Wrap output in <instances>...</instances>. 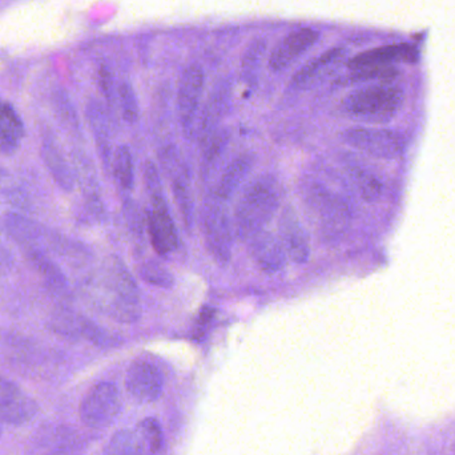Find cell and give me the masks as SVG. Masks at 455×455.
I'll use <instances>...</instances> for the list:
<instances>
[{
	"label": "cell",
	"mask_w": 455,
	"mask_h": 455,
	"mask_svg": "<svg viewBox=\"0 0 455 455\" xmlns=\"http://www.w3.org/2000/svg\"><path fill=\"white\" fill-rule=\"evenodd\" d=\"M281 207V187L273 176L262 175L246 186L233 215L235 237L246 243L267 229Z\"/></svg>",
	"instance_id": "6da1fadb"
},
{
	"label": "cell",
	"mask_w": 455,
	"mask_h": 455,
	"mask_svg": "<svg viewBox=\"0 0 455 455\" xmlns=\"http://www.w3.org/2000/svg\"><path fill=\"white\" fill-rule=\"evenodd\" d=\"M100 291L95 301L101 309L120 323H135L139 318L140 291L135 278L119 259L109 261L108 267L100 277Z\"/></svg>",
	"instance_id": "7a4b0ae2"
},
{
	"label": "cell",
	"mask_w": 455,
	"mask_h": 455,
	"mask_svg": "<svg viewBox=\"0 0 455 455\" xmlns=\"http://www.w3.org/2000/svg\"><path fill=\"white\" fill-rule=\"evenodd\" d=\"M403 103V88L393 83H379L349 93L342 101V111L357 122L385 124L400 114Z\"/></svg>",
	"instance_id": "3957f363"
},
{
	"label": "cell",
	"mask_w": 455,
	"mask_h": 455,
	"mask_svg": "<svg viewBox=\"0 0 455 455\" xmlns=\"http://www.w3.org/2000/svg\"><path fill=\"white\" fill-rule=\"evenodd\" d=\"M4 226L13 241L21 246V249L35 248L50 254L51 251L61 256H77L83 253L76 243L58 235L53 230L28 220L24 216L16 213H8L4 218Z\"/></svg>",
	"instance_id": "277c9868"
},
{
	"label": "cell",
	"mask_w": 455,
	"mask_h": 455,
	"mask_svg": "<svg viewBox=\"0 0 455 455\" xmlns=\"http://www.w3.org/2000/svg\"><path fill=\"white\" fill-rule=\"evenodd\" d=\"M200 223L207 251L219 265L226 267L232 259L235 229L224 203L216 197L208 200L200 212Z\"/></svg>",
	"instance_id": "5b68a950"
},
{
	"label": "cell",
	"mask_w": 455,
	"mask_h": 455,
	"mask_svg": "<svg viewBox=\"0 0 455 455\" xmlns=\"http://www.w3.org/2000/svg\"><path fill=\"white\" fill-rule=\"evenodd\" d=\"M304 200L325 237H333L347 226L349 220L347 205L326 187L318 183L307 184L304 189Z\"/></svg>",
	"instance_id": "8992f818"
},
{
	"label": "cell",
	"mask_w": 455,
	"mask_h": 455,
	"mask_svg": "<svg viewBox=\"0 0 455 455\" xmlns=\"http://www.w3.org/2000/svg\"><path fill=\"white\" fill-rule=\"evenodd\" d=\"M345 144L355 151L381 160H395L403 156L406 143L395 131L377 127H355L342 133Z\"/></svg>",
	"instance_id": "52a82bcc"
},
{
	"label": "cell",
	"mask_w": 455,
	"mask_h": 455,
	"mask_svg": "<svg viewBox=\"0 0 455 455\" xmlns=\"http://www.w3.org/2000/svg\"><path fill=\"white\" fill-rule=\"evenodd\" d=\"M160 164L167 176L173 192L176 207L183 219L184 226L191 230L195 223V202L192 196L188 168L181 159L180 152L173 146H167L160 151Z\"/></svg>",
	"instance_id": "ba28073f"
},
{
	"label": "cell",
	"mask_w": 455,
	"mask_h": 455,
	"mask_svg": "<svg viewBox=\"0 0 455 455\" xmlns=\"http://www.w3.org/2000/svg\"><path fill=\"white\" fill-rule=\"evenodd\" d=\"M122 411L119 389L112 382H99L88 390L79 406V416L85 427L104 429Z\"/></svg>",
	"instance_id": "9c48e42d"
},
{
	"label": "cell",
	"mask_w": 455,
	"mask_h": 455,
	"mask_svg": "<svg viewBox=\"0 0 455 455\" xmlns=\"http://www.w3.org/2000/svg\"><path fill=\"white\" fill-rule=\"evenodd\" d=\"M205 76L202 67L192 64L180 75L178 85V115L181 127L187 133L195 127L200 103L204 93Z\"/></svg>",
	"instance_id": "30bf717a"
},
{
	"label": "cell",
	"mask_w": 455,
	"mask_h": 455,
	"mask_svg": "<svg viewBox=\"0 0 455 455\" xmlns=\"http://www.w3.org/2000/svg\"><path fill=\"white\" fill-rule=\"evenodd\" d=\"M40 408L20 387L0 376V422L11 427H23L31 422Z\"/></svg>",
	"instance_id": "8fae6325"
},
{
	"label": "cell",
	"mask_w": 455,
	"mask_h": 455,
	"mask_svg": "<svg viewBox=\"0 0 455 455\" xmlns=\"http://www.w3.org/2000/svg\"><path fill=\"white\" fill-rule=\"evenodd\" d=\"M151 211L147 213V232L155 251L159 256H168L179 246V235L175 221L164 196L149 199Z\"/></svg>",
	"instance_id": "7c38bea8"
},
{
	"label": "cell",
	"mask_w": 455,
	"mask_h": 455,
	"mask_svg": "<svg viewBox=\"0 0 455 455\" xmlns=\"http://www.w3.org/2000/svg\"><path fill=\"white\" fill-rule=\"evenodd\" d=\"M278 233L286 256L294 264H305L310 257V240L293 205H285L278 218Z\"/></svg>",
	"instance_id": "4fadbf2b"
},
{
	"label": "cell",
	"mask_w": 455,
	"mask_h": 455,
	"mask_svg": "<svg viewBox=\"0 0 455 455\" xmlns=\"http://www.w3.org/2000/svg\"><path fill=\"white\" fill-rule=\"evenodd\" d=\"M128 393L141 403H152L159 400L164 389L162 371L148 361L138 360L131 363L125 376Z\"/></svg>",
	"instance_id": "5bb4252c"
},
{
	"label": "cell",
	"mask_w": 455,
	"mask_h": 455,
	"mask_svg": "<svg viewBox=\"0 0 455 455\" xmlns=\"http://www.w3.org/2000/svg\"><path fill=\"white\" fill-rule=\"evenodd\" d=\"M246 243H248L249 256L265 275H275L285 267L288 256L280 237H277L275 233L267 229L261 230L249 238Z\"/></svg>",
	"instance_id": "9a60e30c"
},
{
	"label": "cell",
	"mask_w": 455,
	"mask_h": 455,
	"mask_svg": "<svg viewBox=\"0 0 455 455\" xmlns=\"http://www.w3.org/2000/svg\"><path fill=\"white\" fill-rule=\"evenodd\" d=\"M51 328L55 333L68 339H84L99 347H107L111 342L108 334L98 325L67 309L56 312L51 321Z\"/></svg>",
	"instance_id": "2e32d148"
},
{
	"label": "cell",
	"mask_w": 455,
	"mask_h": 455,
	"mask_svg": "<svg viewBox=\"0 0 455 455\" xmlns=\"http://www.w3.org/2000/svg\"><path fill=\"white\" fill-rule=\"evenodd\" d=\"M230 106V84L227 80L218 83L211 91L203 108L196 128V136L202 144L220 128Z\"/></svg>",
	"instance_id": "e0dca14e"
},
{
	"label": "cell",
	"mask_w": 455,
	"mask_h": 455,
	"mask_svg": "<svg viewBox=\"0 0 455 455\" xmlns=\"http://www.w3.org/2000/svg\"><path fill=\"white\" fill-rule=\"evenodd\" d=\"M416 50L408 44H389L365 51L355 56L349 61V68L353 71H366V69L387 68L395 67L398 61L416 60Z\"/></svg>",
	"instance_id": "ac0fdd59"
},
{
	"label": "cell",
	"mask_w": 455,
	"mask_h": 455,
	"mask_svg": "<svg viewBox=\"0 0 455 455\" xmlns=\"http://www.w3.org/2000/svg\"><path fill=\"white\" fill-rule=\"evenodd\" d=\"M318 37H320L318 32L310 28L299 29V31L288 35L273 50L269 59L270 68L275 72L288 68L302 53L307 52L317 43Z\"/></svg>",
	"instance_id": "d6986e66"
},
{
	"label": "cell",
	"mask_w": 455,
	"mask_h": 455,
	"mask_svg": "<svg viewBox=\"0 0 455 455\" xmlns=\"http://www.w3.org/2000/svg\"><path fill=\"white\" fill-rule=\"evenodd\" d=\"M26 259H28L35 272L40 275L44 285L61 299L69 296L68 281L66 275L61 272L60 267L51 259L50 254L40 249L28 248L23 249Z\"/></svg>",
	"instance_id": "ffe728a7"
},
{
	"label": "cell",
	"mask_w": 455,
	"mask_h": 455,
	"mask_svg": "<svg viewBox=\"0 0 455 455\" xmlns=\"http://www.w3.org/2000/svg\"><path fill=\"white\" fill-rule=\"evenodd\" d=\"M254 162H256L254 155L249 154V152L238 155L235 159L230 160L223 172H221L213 197L223 203L229 200L235 194V191L243 186V181L246 180L249 173L253 170Z\"/></svg>",
	"instance_id": "44dd1931"
},
{
	"label": "cell",
	"mask_w": 455,
	"mask_h": 455,
	"mask_svg": "<svg viewBox=\"0 0 455 455\" xmlns=\"http://www.w3.org/2000/svg\"><path fill=\"white\" fill-rule=\"evenodd\" d=\"M42 157L51 178L64 192H71L75 187V175L64 157L58 141L53 135L45 133L42 140Z\"/></svg>",
	"instance_id": "7402d4cb"
},
{
	"label": "cell",
	"mask_w": 455,
	"mask_h": 455,
	"mask_svg": "<svg viewBox=\"0 0 455 455\" xmlns=\"http://www.w3.org/2000/svg\"><path fill=\"white\" fill-rule=\"evenodd\" d=\"M87 119L95 138L99 156L106 170L111 171L114 151L111 147V127L108 115L99 101L91 100L87 106Z\"/></svg>",
	"instance_id": "603a6c76"
},
{
	"label": "cell",
	"mask_w": 455,
	"mask_h": 455,
	"mask_svg": "<svg viewBox=\"0 0 455 455\" xmlns=\"http://www.w3.org/2000/svg\"><path fill=\"white\" fill-rule=\"evenodd\" d=\"M24 138V124L16 109L0 98V152L12 155Z\"/></svg>",
	"instance_id": "cb8c5ba5"
},
{
	"label": "cell",
	"mask_w": 455,
	"mask_h": 455,
	"mask_svg": "<svg viewBox=\"0 0 455 455\" xmlns=\"http://www.w3.org/2000/svg\"><path fill=\"white\" fill-rule=\"evenodd\" d=\"M230 133L229 131L219 128L215 133L210 136L207 140L203 143V160L202 173L204 178L212 175L218 165L223 160L226 155L228 146H229Z\"/></svg>",
	"instance_id": "d4e9b609"
},
{
	"label": "cell",
	"mask_w": 455,
	"mask_h": 455,
	"mask_svg": "<svg viewBox=\"0 0 455 455\" xmlns=\"http://www.w3.org/2000/svg\"><path fill=\"white\" fill-rule=\"evenodd\" d=\"M111 172L115 183L125 194H130L135 188V167L130 148L119 146L112 156Z\"/></svg>",
	"instance_id": "484cf974"
},
{
	"label": "cell",
	"mask_w": 455,
	"mask_h": 455,
	"mask_svg": "<svg viewBox=\"0 0 455 455\" xmlns=\"http://www.w3.org/2000/svg\"><path fill=\"white\" fill-rule=\"evenodd\" d=\"M135 433L146 455L159 453L163 443H164V435H163L162 427L156 419H146L139 422Z\"/></svg>",
	"instance_id": "4316f807"
},
{
	"label": "cell",
	"mask_w": 455,
	"mask_h": 455,
	"mask_svg": "<svg viewBox=\"0 0 455 455\" xmlns=\"http://www.w3.org/2000/svg\"><path fill=\"white\" fill-rule=\"evenodd\" d=\"M103 455H146L135 430H119L107 443Z\"/></svg>",
	"instance_id": "83f0119b"
},
{
	"label": "cell",
	"mask_w": 455,
	"mask_h": 455,
	"mask_svg": "<svg viewBox=\"0 0 455 455\" xmlns=\"http://www.w3.org/2000/svg\"><path fill=\"white\" fill-rule=\"evenodd\" d=\"M139 275L147 283L157 286V288L171 289L175 285V278L168 272L164 265L157 261H146L139 267Z\"/></svg>",
	"instance_id": "f1b7e54d"
},
{
	"label": "cell",
	"mask_w": 455,
	"mask_h": 455,
	"mask_svg": "<svg viewBox=\"0 0 455 455\" xmlns=\"http://www.w3.org/2000/svg\"><path fill=\"white\" fill-rule=\"evenodd\" d=\"M117 96H119L123 119L128 124H136L140 117V111H139L138 98H136L132 85L127 82L122 83L117 90Z\"/></svg>",
	"instance_id": "f546056e"
},
{
	"label": "cell",
	"mask_w": 455,
	"mask_h": 455,
	"mask_svg": "<svg viewBox=\"0 0 455 455\" xmlns=\"http://www.w3.org/2000/svg\"><path fill=\"white\" fill-rule=\"evenodd\" d=\"M341 53V50H331L328 52L323 53V55L318 56L315 60L310 61L309 64L304 67V68L299 69L293 77V85L296 87H302L305 83L312 80V77H315L317 75V72H320L323 67L328 66L331 61L336 60L337 56Z\"/></svg>",
	"instance_id": "4dcf8cb0"
},
{
	"label": "cell",
	"mask_w": 455,
	"mask_h": 455,
	"mask_svg": "<svg viewBox=\"0 0 455 455\" xmlns=\"http://www.w3.org/2000/svg\"><path fill=\"white\" fill-rule=\"evenodd\" d=\"M264 51V40H256L249 45L248 51H246L243 59V75L246 83L253 82L256 79L257 69H259V63L261 61Z\"/></svg>",
	"instance_id": "1f68e13d"
},
{
	"label": "cell",
	"mask_w": 455,
	"mask_h": 455,
	"mask_svg": "<svg viewBox=\"0 0 455 455\" xmlns=\"http://www.w3.org/2000/svg\"><path fill=\"white\" fill-rule=\"evenodd\" d=\"M355 179L357 180L358 187H360L361 194L368 200H374L379 197V191H381V184L374 178L368 176V173L363 171H355Z\"/></svg>",
	"instance_id": "d6a6232c"
},
{
	"label": "cell",
	"mask_w": 455,
	"mask_h": 455,
	"mask_svg": "<svg viewBox=\"0 0 455 455\" xmlns=\"http://www.w3.org/2000/svg\"><path fill=\"white\" fill-rule=\"evenodd\" d=\"M124 216L131 229L138 233L139 235H143V220H141L140 212H139L135 203L131 200L124 202Z\"/></svg>",
	"instance_id": "836d02e7"
}]
</instances>
